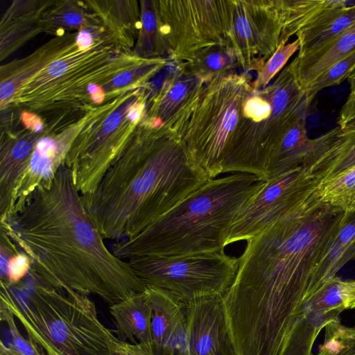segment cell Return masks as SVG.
Returning <instances> with one entry per match:
<instances>
[{"label": "cell", "mask_w": 355, "mask_h": 355, "mask_svg": "<svg viewBox=\"0 0 355 355\" xmlns=\"http://www.w3.org/2000/svg\"><path fill=\"white\" fill-rule=\"evenodd\" d=\"M347 288V280L336 277L304 304L283 355H312L321 330L329 322L340 320V315L345 310Z\"/></svg>", "instance_id": "16"}, {"label": "cell", "mask_w": 355, "mask_h": 355, "mask_svg": "<svg viewBox=\"0 0 355 355\" xmlns=\"http://www.w3.org/2000/svg\"><path fill=\"white\" fill-rule=\"evenodd\" d=\"M117 338L132 344H141L154 349L153 307L146 289L110 306Z\"/></svg>", "instance_id": "23"}, {"label": "cell", "mask_w": 355, "mask_h": 355, "mask_svg": "<svg viewBox=\"0 0 355 355\" xmlns=\"http://www.w3.org/2000/svg\"><path fill=\"white\" fill-rule=\"evenodd\" d=\"M320 201L345 213L355 211V166L318 188Z\"/></svg>", "instance_id": "32"}, {"label": "cell", "mask_w": 355, "mask_h": 355, "mask_svg": "<svg viewBox=\"0 0 355 355\" xmlns=\"http://www.w3.org/2000/svg\"><path fill=\"white\" fill-rule=\"evenodd\" d=\"M168 58L182 61L196 51L228 44L231 0H159Z\"/></svg>", "instance_id": "11"}, {"label": "cell", "mask_w": 355, "mask_h": 355, "mask_svg": "<svg viewBox=\"0 0 355 355\" xmlns=\"http://www.w3.org/2000/svg\"><path fill=\"white\" fill-rule=\"evenodd\" d=\"M0 228L29 257L30 273L46 286L94 295L110 306L146 289L128 261L107 248L65 165Z\"/></svg>", "instance_id": "2"}, {"label": "cell", "mask_w": 355, "mask_h": 355, "mask_svg": "<svg viewBox=\"0 0 355 355\" xmlns=\"http://www.w3.org/2000/svg\"><path fill=\"white\" fill-rule=\"evenodd\" d=\"M178 62L182 72L196 76L205 82L241 69L234 51L228 44L202 49Z\"/></svg>", "instance_id": "30"}, {"label": "cell", "mask_w": 355, "mask_h": 355, "mask_svg": "<svg viewBox=\"0 0 355 355\" xmlns=\"http://www.w3.org/2000/svg\"><path fill=\"white\" fill-rule=\"evenodd\" d=\"M355 259V211L347 214L318 261L309 288V301L347 262Z\"/></svg>", "instance_id": "25"}, {"label": "cell", "mask_w": 355, "mask_h": 355, "mask_svg": "<svg viewBox=\"0 0 355 355\" xmlns=\"http://www.w3.org/2000/svg\"><path fill=\"white\" fill-rule=\"evenodd\" d=\"M252 81L244 71L211 79L168 130L209 180L225 173L245 102L254 89Z\"/></svg>", "instance_id": "7"}, {"label": "cell", "mask_w": 355, "mask_h": 355, "mask_svg": "<svg viewBox=\"0 0 355 355\" xmlns=\"http://www.w3.org/2000/svg\"><path fill=\"white\" fill-rule=\"evenodd\" d=\"M146 287L164 290L184 304L223 296L236 277L239 258L223 251L187 256H144L127 259Z\"/></svg>", "instance_id": "10"}, {"label": "cell", "mask_w": 355, "mask_h": 355, "mask_svg": "<svg viewBox=\"0 0 355 355\" xmlns=\"http://www.w3.org/2000/svg\"><path fill=\"white\" fill-rule=\"evenodd\" d=\"M345 0H277L282 27V42L288 40L328 8L348 5Z\"/></svg>", "instance_id": "31"}, {"label": "cell", "mask_w": 355, "mask_h": 355, "mask_svg": "<svg viewBox=\"0 0 355 355\" xmlns=\"http://www.w3.org/2000/svg\"><path fill=\"white\" fill-rule=\"evenodd\" d=\"M299 48L300 42L297 38L291 42L281 45L265 62L256 78L252 79V87L259 89L267 86L283 69L291 56L299 51Z\"/></svg>", "instance_id": "35"}, {"label": "cell", "mask_w": 355, "mask_h": 355, "mask_svg": "<svg viewBox=\"0 0 355 355\" xmlns=\"http://www.w3.org/2000/svg\"><path fill=\"white\" fill-rule=\"evenodd\" d=\"M306 116L298 119L272 150L267 164V180L304 165L310 139Z\"/></svg>", "instance_id": "27"}, {"label": "cell", "mask_w": 355, "mask_h": 355, "mask_svg": "<svg viewBox=\"0 0 355 355\" xmlns=\"http://www.w3.org/2000/svg\"><path fill=\"white\" fill-rule=\"evenodd\" d=\"M347 79L349 92L339 112L338 126L340 128L355 124V71Z\"/></svg>", "instance_id": "38"}, {"label": "cell", "mask_w": 355, "mask_h": 355, "mask_svg": "<svg viewBox=\"0 0 355 355\" xmlns=\"http://www.w3.org/2000/svg\"><path fill=\"white\" fill-rule=\"evenodd\" d=\"M122 355H166L159 353L155 349H150L141 344H132L123 341Z\"/></svg>", "instance_id": "39"}, {"label": "cell", "mask_w": 355, "mask_h": 355, "mask_svg": "<svg viewBox=\"0 0 355 355\" xmlns=\"http://www.w3.org/2000/svg\"><path fill=\"white\" fill-rule=\"evenodd\" d=\"M79 32L55 36L28 55L1 65V110L8 105L21 87L74 42Z\"/></svg>", "instance_id": "21"}, {"label": "cell", "mask_w": 355, "mask_h": 355, "mask_svg": "<svg viewBox=\"0 0 355 355\" xmlns=\"http://www.w3.org/2000/svg\"><path fill=\"white\" fill-rule=\"evenodd\" d=\"M1 321L6 323L10 341L7 346L8 355H46L32 339L25 338L17 328L15 315L3 304H0Z\"/></svg>", "instance_id": "36"}, {"label": "cell", "mask_w": 355, "mask_h": 355, "mask_svg": "<svg viewBox=\"0 0 355 355\" xmlns=\"http://www.w3.org/2000/svg\"><path fill=\"white\" fill-rule=\"evenodd\" d=\"M84 3L111 40L119 48L132 51L141 27L139 1L87 0Z\"/></svg>", "instance_id": "22"}, {"label": "cell", "mask_w": 355, "mask_h": 355, "mask_svg": "<svg viewBox=\"0 0 355 355\" xmlns=\"http://www.w3.org/2000/svg\"><path fill=\"white\" fill-rule=\"evenodd\" d=\"M100 26L84 1L75 0H53L42 19L43 33L55 37Z\"/></svg>", "instance_id": "26"}, {"label": "cell", "mask_w": 355, "mask_h": 355, "mask_svg": "<svg viewBox=\"0 0 355 355\" xmlns=\"http://www.w3.org/2000/svg\"><path fill=\"white\" fill-rule=\"evenodd\" d=\"M29 275L33 284L23 297L1 285L0 304L46 355H122L123 341L102 323L88 295L46 286Z\"/></svg>", "instance_id": "6"}, {"label": "cell", "mask_w": 355, "mask_h": 355, "mask_svg": "<svg viewBox=\"0 0 355 355\" xmlns=\"http://www.w3.org/2000/svg\"><path fill=\"white\" fill-rule=\"evenodd\" d=\"M266 181L243 173L210 179L137 235L115 243L128 259L223 252L236 216Z\"/></svg>", "instance_id": "4"}, {"label": "cell", "mask_w": 355, "mask_h": 355, "mask_svg": "<svg viewBox=\"0 0 355 355\" xmlns=\"http://www.w3.org/2000/svg\"><path fill=\"white\" fill-rule=\"evenodd\" d=\"M270 84L246 99L236 140L225 173H243L267 180L269 156L286 132L307 115L311 103L299 85L292 62Z\"/></svg>", "instance_id": "8"}, {"label": "cell", "mask_w": 355, "mask_h": 355, "mask_svg": "<svg viewBox=\"0 0 355 355\" xmlns=\"http://www.w3.org/2000/svg\"><path fill=\"white\" fill-rule=\"evenodd\" d=\"M187 307V355H236L223 296L196 299Z\"/></svg>", "instance_id": "15"}, {"label": "cell", "mask_w": 355, "mask_h": 355, "mask_svg": "<svg viewBox=\"0 0 355 355\" xmlns=\"http://www.w3.org/2000/svg\"><path fill=\"white\" fill-rule=\"evenodd\" d=\"M152 303L154 349L166 355H187V307L166 291L146 287Z\"/></svg>", "instance_id": "19"}, {"label": "cell", "mask_w": 355, "mask_h": 355, "mask_svg": "<svg viewBox=\"0 0 355 355\" xmlns=\"http://www.w3.org/2000/svg\"><path fill=\"white\" fill-rule=\"evenodd\" d=\"M0 355H8L7 346H6L2 341L0 342Z\"/></svg>", "instance_id": "40"}, {"label": "cell", "mask_w": 355, "mask_h": 355, "mask_svg": "<svg viewBox=\"0 0 355 355\" xmlns=\"http://www.w3.org/2000/svg\"><path fill=\"white\" fill-rule=\"evenodd\" d=\"M304 164L320 185L355 166V124L338 126L310 139Z\"/></svg>", "instance_id": "18"}, {"label": "cell", "mask_w": 355, "mask_h": 355, "mask_svg": "<svg viewBox=\"0 0 355 355\" xmlns=\"http://www.w3.org/2000/svg\"><path fill=\"white\" fill-rule=\"evenodd\" d=\"M205 83L196 76L182 72L178 62L174 71H166L159 89L150 88L146 116L169 130L198 98Z\"/></svg>", "instance_id": "17"}, {"label": "cell", "mask_w": 355, "mask_h": 355, "mask_svg": "<svg viewBox=\"0 0 355 355\" xmlns=\"http://www.w3.org/2000/svg\"><path fill=\"white\" fill-rule=\"evenodd\" d=\"M355 50V24L311 48L298 51L292 60L297 80L304 90L313 80Z\"/></svg>", "instance_id": "24"}, {"label": "cell", "mask_w": 355, "mask_h": 355, "mask_svg": "<svg viewBox=\"0 0 355 355\" xmlns=\"http://www.w3.org/2000/svg\"><path fill=\"white\" fill-rule=\"evenodd\" d=\"M209 179L181 141L145 115L96 190L82 196L105 239L131 238Z\"/></svg>", "instance_id": "3"}, {"label": "cell", "mask_w": 355, "mask_h": 355, "mask_svg": "<svg viewBox=\"0 0 355 355\" xmlns=\"http://www.w3.org/2000/svg\"><path fill=\"white\" fill-rule=\"evenodd\" d=\"M347 215L317 195L247 240L223 295L236 355H283L314 268Z\"/></svg>", "instance_id": "1"}, {"label": "cell", "mask_w": 355, "mask_h": 355, "mask_svg": "<svg viewBox=\"0 0 355 355\" xmlns=\"http://www.w3.org/2000/svg\"><path fill=\"white\" fill-rule=\"evenodd\" d=\"M277 0H231L227 44L243 71L256 74L282 45Z\"/></svg>", "instance_id": "13"}, {"label": "cell", "mask_w": 355, "mask_h": 355, "mask_svg": "<svg viewBox=\"0 0 355 355\" xmlns=\"http://www.w3.org/2000/svg\"><path fill=\"white\" fill-rule=\"evenodd\" d=\"M21 128L15 129L1 115L0 138V223L14 216L15 198L21 180L34 149L47 130L46 121L34 113L18 110Z\"/></svg>", "instance_id": "14"}, {"label": "cell", "mask_w": 355, "mask_h": 355, "mask_svg": "<svg viewBox=\"0 0 355 355\" xmlns=\"http://www.w3.org/2000/svg\"><path fill=\"white\" fill-rule=\"evenodd\" d=\"M149 96L150 83L85 113L64 162L82 196L96 190L120 156L146 114Z\"/></svg>", "instance_id": "9"}, {"label": "cell", "mask_w": 355, "mask_h": 355, "mask_svg": "<svg viewBox=\"0 0 355 355\" xmlns=\"http://www.w3.org/2000/svg\"><path fill=\"white\" fill-rule=\"evenodd\" d=\"M31 269V261L29 257L19 249L8 259L7 283L1 285L10 287L21 282L28 276Z\"/></svg>", "instance_id": "37"}, {"label": "cell", "mask_w": 355, "mask_h": 355, "mask_svg": "<svg viewBox=\"0 0 355 355\" xmlns=\"http://www.w3.org/2000/svg\"><path fill=\"white\" fill-rule=\"evenodd\" d=\"M141 27L132 53L140 58H168L169 47L164 35L159 0H141Z\"/></svg>", "instance_id": "28"}, {"label": "cell", "mask_w": 355, "mask_h": 355, "mask_svg": "<svg viewBox=\"0 0 355 355\" xmlns=\"http://www.w3.org/2000/svg\"><path fill=\"white\" fill-rule=\"evenodd\" d=\"M53 0H14L0 21V61L43 33L42 19Z\"/></svg>", "instance_id": "20"}, {"label": "cell", "mask_w": 355, "mask_h": 355, "mask_svg": "<svg viewBox=\"0 0 355 355\" xmlns=\"http://www.w3.org/2000/svg\"><path fill=\"white\" fill-rule=\"evenodd\" d=\"M146 60L119 48L101 26L81 31L3 110L28 111L46 121L84 114L107 101L102 88L116 74Z\"/></svg>", "instance_id": "5"}, {"label": "cell", "mask_w": 355, "mask_h": 355, "mask_svg": "<svg viewBox=\"0 0 355 355\" xmlns=\"http://www.w3.org/2000/svg\"><path fill=\"white\" fill-rule=\"evenodd\" d=\"M355 24V1L328 8L296 34L299 51L307 49L342 33Z\"/></svg>", "instance_id": "29"}, {"label": "cell", "mask_w": 355, "mask_h": 355, "mask_svg": "<svg viewBox=\"0 0 355 355\" xmlns=\"http://www.w3.org/2000/svg\"><path fill=\"white\" fill-rule=\"evenodd\" d=\"M316 355H355V327L343 324L340 320L327 324Z\"/></svg>", "instance_id": "33"}, {"label": "cell", "mask_w": 355, "mask_h": 355, "mask_svg": "<svg viewBox=\"0 0 355 355\" xmlns=\"http://www.w3.org/2000/svg\"><path fill=\"white\" fill-rule=\"evenodd\" d=\"M355 71V50L340 59L313 80L304 89L306 98L312 103L323 89L341 83Z\"/></svg>", "instance_id": "34"}, {"label": "cell", "mask_w": 355, "mask_h": 355, "mask_svg": "<svg viewBox=\"0 0 355 355\" xmlns=\"http://www.w3.org/2000/svg\"><path fill=\"white\" fill-rule=\"evenodd\" d=\"M319 186L305 165L270 178L238 213L225 246L256 236L317 196Z\"/></svg>", "instance_id": "12"}]
</instances>
